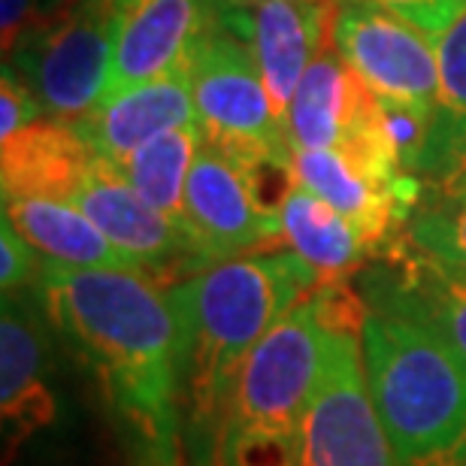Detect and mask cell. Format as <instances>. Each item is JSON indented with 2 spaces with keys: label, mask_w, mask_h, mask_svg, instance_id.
Segmentation results:
<instances>
[{
  "label": "cell",
  "mask_w": 466,
  "mask_h": 466,
  "mask_svg": "<svg viewBox=\"0 0 466 466\" xmlns=\"http://www.w3.org/2000/svg\"><path fill=\"white\" fill-rule=\"evenodd\" d=\"M43 267L46 260L40 251L4 218V225H0V288H4V297L36 288Z\"/></svg>",
  "instance_id": "23"
},
{
  "label": "cell",
  "mask_w": 466,
  "mask_h": 466,
  "mask_svg": "<svg viewBox=\"0 0 466 466\" xmlns=\"http://www.w3.org/2000/svg\"><path fill=\"white\" fill-rule=\"evenodd\" d=\"M376 95L349 70L337 49H324L297 86L285 125L297 148H337Z\"/></svg>",
  "instance_id": "18"
},
{
  "label": "cell",
  "mask_w": 466,
  "mask_h": 466,
  "mask_svg": "<svg viewBox=\"0 0 466 466\" xmlns=\"http://www.w3.org/2000/svg\"><path fill=\"white\" fill-rule=\"evenodd\" d=\"M4 218L46 264L70 269H139L125 251L82 212L76 203L55 198H13L4 200Z\"/></svg>",
  "instance_id": "17"
},
{
  "label": "cell",
  "mask_w": 466,
  "mask_h": 466,
  "mask_svg": "<svg viewBox=\"0 0 466 466\" xmlns=\"http://www.w3.org/2000/svg\"><path fill=\"white\" fill-rule=\"evenodd\" d=\"M333 49L372 95L433 113L440 61L433 34L372 0H339Z\"/></svg>",
  "instance_id": "9"
},
{
  "label": "cell",
  "mask_w": 466,
  "mask_h": 466,
  "mask_svg": "<svg viewBox=\"0 0 466 466\" xmlns=\"http://www.w3.org/2000/svg\"><path fill=\"white\" fill-rule=\"evenodd\" d=\"M279 242L309 260L321 282L349 279L363 260L376 258V248L354 221L294 179L279 209Z\"/></svg>",
  "instance_id": "19"
},
{
  "label": "cell",
  "mask_w": 466,
  "mask_h": 466,
  "mask_svg": "<svg viewBox=\"0 0 466 466\" xmlns=\"http://www.w3.org/2000/svg\"><path fill=\"white\" fill-rule=\"evenodd\" d=\"M34 0H0V31H4V52L9 55L13 46L18 43V36L27 31Z\"/></svg>",
  "instance_id": "26"
},
{
  "label": "cell",
  "mask_w": 466,
  "mask_h": 466,
  "mask_svg": "<svg viewBox=\"0 0 466 466\" xmlns=\"http://www.w3.org/2000/svg\"><path fill=\"white\" fill-rule=\"evenodd\" d=\"M194 121L198 109H194L191 73L182 67L161 79L139 82L104 97L76 127L100 157L121 164L148 139Z\"/></svg>",
  "instance_id": "15"
},
{
  "label": "cell",
  "mask_w": 466,
  "mask_h": 466,
  "mask_svg": "<svg viewBox=\"0 0 466 466\" xmlns=\"http://www.w3.org/2000/svg\"><path fill=\"white\" fill-rule=\"evenodd\" d=\"M198 127L207 143L248 164L291 167L294 146L246 40L216 22L188 55Z\"/></svg>",
  "instance_id": "6"
},
{
  "label": "cell",
  "mask_w": 466,
  "mask_h": 466,
  "mask_svg": "<svg viewBox=\"0 0 466 466\" xmlns=\"http://www.w3.org/2000/svg\"><path fill=\"white\" fill-rule=\"evenodd\" d=\"M36 297L95 381L127 466H185L179 324L167 285L134 269L46 264Z\"/></svg>",
  "instance_id": "1"
},
{
  "label": "cell",
  "mask_w": 466,
  "mask_h": 466,
  "mask_svg": "<svg viewBox=\"0 0 466 466\" xmlns=\"http://www.w3.org/2000/svg\"><path fill=\"white\" fill-rule=\"evenodd\" d=\"M125 0H73L34 18L13 46V67L52 121L79 125L104 100Z\"/></svg>",
  "instance_id": "5"
},
{
  "label": "cell",
  "mask_w": 466,
  "mask_h": 466,
  "mask_svg": "<svg viewBox=\"0 0 466 466\" xmlns=\"http://www.w3.org/2000/svg\"><path fill=\"white\" fill-rule=\"evenodd\" d=\"M70 203H76L116 242V248L134 260L139 273L167 288L209 267L188 230L155 209L106 157H97L95 170L86 176Z\"/></svg>",
  "instance_id": "10"
},
{
  "label": "cell",
  "mask_w": 466,
  "mask_h": 466,
  "mask_svg": "<svg viewBox=\"0 0 466 466\" xmlns=\"http://www.w3.org/2000/svg\"><path fill=\"white\" fill-rule=\"evenodd\" d=\"M276 170L291 167L239 161L200 137L185 185V230L209 267L279 242L282 203L267 194Z\"/></svg>",
  "instance_id": "7"
},
{
  "label": "cell",
  "mask_w": 466,
  "mask_h": 466,
  "mask_svg": "<svg viewBox=\"0 0 466 466\" xmlns=\"http://www.w3.org/2000/svg\"><path fill=\"white\" fill-rule=\"evenodd\" d=\"M403 242L451 276L466 279V198L421 200L406 225Z\"/></svg>",
  "instance_id": "22"
},
{
  "label": "cell",
  "mask_w": 466,
  "mask_h": 466,
  "mask_svg": "<svg viewBox=\"0 0 466 466\" xmlns=\"http://www.w3.org/2000/svg\"><path fill=\"white\" fill-rule=\"evenodd\" d=\"M297 466H400L370 400L360 328L342 324L328 342Z\"/></svg>",
  "instance_id": "8"
},
{
  "label": "cell",
  "mask_w": 466,
  "mask_h": 466,
  "mask_svg": "<svg viewBox=\"0 0 466 466\" xmlns=\"http://www.w3.org/2000/svg\"><path fill=\"white\" fill-rule=\"evenodd\" d=\"M337 9L339 0H269L246 9H218V22L246 40L255 55L269 100L282 118L306 70L333 40Z\"/></svg>",
  "instance_id": "11"
},
{
  "label": "cell",
  "mask_w": 466,
  "mask_h": 466,
  "mask_svg": "<svg viewBox=\"0 0 466 466\" xmlns=\"http://www.w3.org/2000/svg\"><path fill=\"white\" fill-rule=\"evenodd\" d=\"M367 300L349 279L321 282L279 319L242 363L216 466H297L303 427L333 330L363 328Z\"/></svg>",
  "instance_id": "3"
},
{
  "label": "cell",
  "mask_w": 466,
  "mask_h": 466,
  "mask_svg": "<svg viewBox=\"0 0 466 466\" xmlns=\"http://www.w3.org/2000/svg\"><path fill=\"white\" fill-rule=\"evenodd\" d=\"M95 146L64 121H34L0 139V191L13 198L70 200L97 164Z\"/></svg>",
  "instance_id": "16"
},
{
  "label": "cell",
  "mask_w": 466,
  "mask_h": 466,
  "mask_svg": "<svg viewBox=\"0 0 466 466\" xmlns=\"http://www.w3.org/2000/svg\"><path fill=\"white\" fill-rule=\"evenodd\" d=\"M218 9V0H125L104 97L182 70Z\"/></svg>",
  "instance_id": "13"
},
{
  "label": "cell",
  "mask_w": 466,
  "mask_h": 466,
  "mask_svg": "<svg viewBox=\"0 0 466 466\" xmlns=\"http://www.w3.org/2000/svg\"><path fill=\"white\" fill-rule=\"evenodd\" d=\"M360 349L400 466H466V363L449 342L409 315L367 306Z\"/></svg>",
  "instance_id": "4"
},
{
  "label": "cell",
  "mask_w": 466,
  "mask_h": 466,
  "mask_svg": "<svg viewBox=\"0 0 466 466\" xmlns=\"http://www.w3.org/2000/svg\"><path fill=\"white\" fill-rule=\"evenodd\" d=\"M221 6L230 9H246V6H258V4H269V0H218Z\"/></svg>",
  "instance_id": "28"
},
{
  "label": "cell",
  "mask_w": 466,
  "mask_h": 466,
  "mask_svg": "<svg viewBox=\"0 0 466 466\" xmlns=\"http://www.w3.org/2000/svg\"><path fill=\"white\" fill-rule=\"evenodd\" d=\"M43 116L46 113L40 100L22 79V73L13 64H4V76H0V139H9L22 127L40 121Z\"/></svg>",
  "instance_id": "24"
},
{
  "label": "cell",
  "mask_w": 466,
  "mask_h": 466,
  "mask_svg": "<svg viewBox=\"0 0 466 466\" xmlns=\"http://www.w3.org/2000/svg\"><path fill=\"white\" fill-rule=\"evenodd\" d=\"M427 34H442L466 9V0H372Z\"/></svg>",
  "instance_id": "25"
},
{
  "label": "cell",
  "mask_w": 466,
  "mask_h": 466,
  "mask_svg": "<svg viewBox=\"0 0 466 466\" xmlns=\"http://www.w3.org/2000/svg\"><path fill=\"white\" fill-rule=\"evenodd\" d=\"M321 273L291 248L221 260L167 288L179 324L185 466H216L242 363Z\"/></svg>",
  "instance_id": "2"
},
{
  "label": "cell",
  "mask_w": 466,
  "mask_h": 466,
  "mask_svg": "<svg viewBox=\"0 0 466 466\" xmlns=\"http://www.w3.org/2000/svg\"><path fill=\"white\" fill-rule=\"evenodd\" d=\"M433 43L440 61V97L433 109L431 143L421 157V176L436 182L466 143V9L433 36Z\"/></svg>",
  "instance_id": "21"
},
{
  "label": "cell",
  "mask_w": 466,
  "mask_h": 466,
  "mask_svg": "<svg viewBox=\"0 0 466 466\" xmlns=\"http://www.w3.org/2000/svg\"><path fill=\"white\" fill-rule=\"evenodd\" d=\"M198 146L200 127L194 121V125L173 127L161 137L148 139L146 146H139L137 152H130L116 167L155 209H161L167 218L185 228V185H188Z\"/></svg>",
  "instance_id": "20"
},
{
  "label": "cell",
  "mask_w": 466,
  "mask_h": 466,
  "mask_svg": "<svg viewBox=\"0 0 466 466\" xmlns=\"http://www.w3.org/2000/svg\"><path fill=\"white\" fill-rule=\"evenodd\" d=\"M360 297L372 309L427 324L466 363V279L421 258L406 242L363 273Z\"/></svg>",
  "instance_id": "14"
},
{
  "label": "cell",
  "mask_w": 466,
  "mask_h": 466,
  "mask_svg": "<svg viewBox=\"0 0 466 466\" xmlns=\"http://www.w3.org/2000/svg\"><path fill=\"white\" fill-rule=\"evenodd\" d=\"M40 297L31 291L4 297L0 312V421L6 461L58 418L49 385V337Z\"/></svg>",
  "instance_id": "12"
},
{
  "label": "cell",
  "mask_w": 466,
  "mask_h": 466,
  "mask_svg": "<svg viewBox=\"0 0 466 466\" xmlns=\"http://www.w3.org/2000/svg\"><path fill=\"white\" fill-rule=\"evenodd\" d=\"M67 4H73V0H49V13H52V9H61V6H67Z\"/></svg>",
  "instance_id": "29"
},
{
  "label": "cell",
  "mask_w": 466,
  "mask_h": 466,
  "mask_svg": "<svg viewBox=\"0 0 466 466\" xmlns=\"http://www.w3.org/2000/svg\"><path fill=\"white\" fill-rule=\"evenodd\" d=\"M433 198H440V200L466 198V143L458 148V155L449 161L440 179L433 182Z\"/></svg>",
  "instance_id": "27"
}]
</instances>
